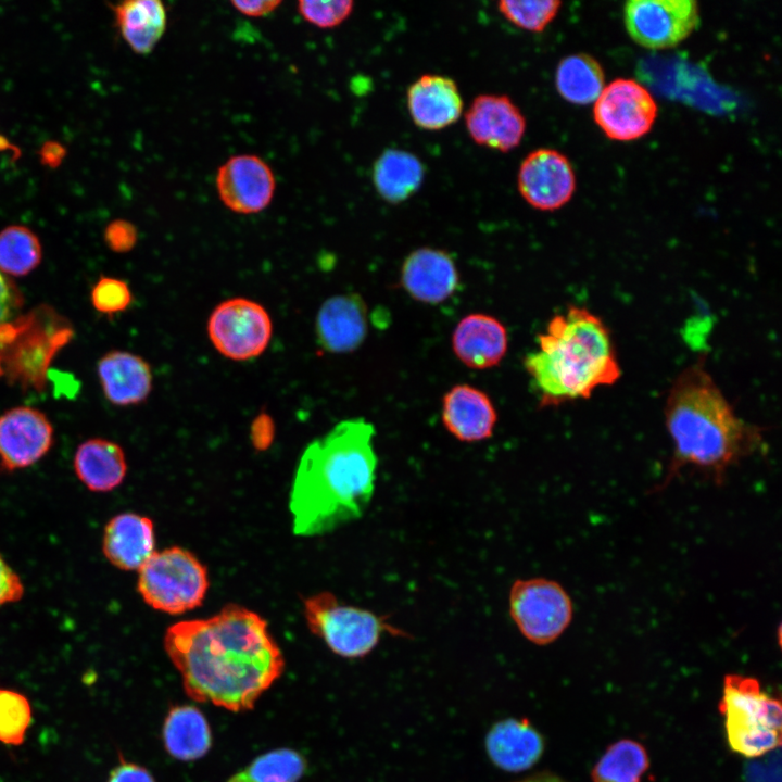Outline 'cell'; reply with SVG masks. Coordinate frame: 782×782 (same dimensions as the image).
<instances>
[{
  "label": "cell",
  "mask_w": 782,
  "mask_h": 782,
  "mask_svg": "<svg viewBox=\"0 0 782 782\" xmlns=\"http://www.w3.org/2000/svg\"><path fill=\"white\" fill-rule=\"evenodd\" d=\"M138 232L136 227L128 220L115 219L104 230V241L114 252L125 253L130 251L137 243Z\"/></svg>",
  "instance_id": "d590c367"
},
{
  "label": "cell",
  "mask_w": 782,
  "mask_h": 782,
  "mask_svg": "<svg viewBox=\"0 0 782 782\" xmlns=\"http://www.w3.org/2000/svg\"><path fill=\"white\" fill-rule=\"evenodd\" d=\"M524 367L539 391L541 407L589 399L616 383L621 368L608 327L584 306L554 315Z\"/></svg>",
  "instance_id": "277c9868"
},
{
  "label": "cell",
  "mask_w": 782,
  "mask_h": 782,
  "mask_svg": "<svg viewBox=\"0 0 782 782\" xmlns=\"http://www.w3.org/2000/svg\"><path fill=\"white\" fill-rule=\"evenodd\" d=\"M305 769L306 761L300 753L279 748L258 756L227 782H297Z\"/></svg>",
  "instance_id": "4dcf8cb0"
},
{
  "label": "cell",
  "mask_w": 782,
  "mask_h": 782,
  "mask_svg": "<svg viewBox=\"0 0 782 782\" xmlns=\"http://www.w3.org/2000/svg\"><path fill=\"white\" fill-rule=\"evenodd\" d=\"M719 710L730 747L746 757L762 756L781 744V704L751 677L728 674Z\"/></svg>",
  "instance_id": "5b68a950"
},
{
  "label": "cell",
  "mask_w": 782,
  "mask_h": 782,
  "mask_svg": "<svg viewBox=\"0 0 782 782\" xmlns=\"http://www.w3.org/2000/svg\"><path fill=\"white\" fill-rule=\"evenodd\" d=\"M64 153V148H62L59 143L47 142L40 151V156L45 164L54 166L61 162Z\"/></svg>",
  "instance_id": "b9f144b4"
},
{
  "label": "cell",
  "mask_w": 782,
  "mask_h": 782,
  "mask_svg": "<svg viewBox=\"0 0 782 782\" xmlns=\"http://www.w3.org/2000/svg\"><path fill=\"white\" fill-rule=\"evenodd\" d=\"M0 374H1V365H0Z\"/></svg>",
  "instance_id": "ee69618b"
},
{
  "label": "cell",
  "mask_w": 782,
  "mask_h": 782,
  "mask_svg": "<svg viewBox=\"0 0 782 782\" xmlns=\"http://www.w3.org/2000/svg\"><path fill=\"white\" fill-rule=\"evenodd\" d=\"M304 617L311 632L321 639L332 653L344 658L367 656L384 633L409 636L390 623L387 616L342 604L327 591L304 600Z\"/></svg>",
  "instance_id": "8992f818"
},
{
  "label": "cell",
  "mask_w": 782,
  "mask_h": 782,
  "mask_svg": "<svg viewBox=\"0 0 782 782\" xmlns=\"http://www.w3.org/2000/svg\"><path fill=\"white\" fill-rule=\"evenodd\" d=\"M42 256L38 237L27 227L12 225L0 231V272L21 277L33 272Z\"/></svg>",
  "instance_id": "f546056e"
},
{
  "label": "cell",
  "mask_w": 782,
  "mask_h": 782,
  "mask_svg": "<svg viewBox=\"0 0 782 782\" xmlns=\"http://www.w3.org/2000/svg\"><path fill=\"white\" fill-rule=\"evenodd\" d=\"M623 21L630 38L647 49H669L684 41L699 25L694 0H631Z\"/></svg>",
  "instance_id": "30bf717a"
},
{
  "label": "cell",
  "mask_w": 782,
  "mask_h": 782,
  "mask_svg": "<svg viewBox=\"0 0 782 782\" xmlns=\"http://www.w3.org/2000/svg\"><path fill=\"white\" fill-rule=\"evenodd\" d=\"M164 648L189 697L230 711L252 709L285 668L266 620L237 604L172 625Z\"/></svg>",
  "instance_id": "6da1fadb"
},
{
  "label": "cell",
  "mask_w": 782,
  "mask_h": 782,
  "mask_svg": "<svg viewBox=\"0 0 782 782\" xmlns=\"http://www.w3.org/2000/svg\"><path fill=\"white\" fill-rule=\"evenodd\" d=\"M374 437L371 422L352 418L305 447L289 496L295 535H324L363 516L377 480Z\"/></svg>",
  "instance_id": "7a4b0ae2"
},
{
  "label": "cell",
  "mask_w": 782,
  "mask_h": 782,
  "mask_svg": "<svg viewBox=\"0 0 782 782\" xmlns=\"http://www.w3.org/2000/svg\"><path fill=\"white\" fill-rule=\"evenodd\" d=\"M424 177L421 161L402 149L384 150L373 167V182L377 193L392 204L411 198L420 188Z\"/></svg>",
  "instance_id": "484cf974"
},
{
  "label": "cell",
  "mask_w": 782,
  "mask_h": 782,
  "mask_svg": "<svg viewBox=\"0 0 782 782\" xmlns=\"http://www.w3.org/2000/svg\"><path fill=\"white\" fill-rule=\"evenodd\" d=\"M251 441L255 449L266 450L275 434V424L265 413L260 414L251 425Z\"/></svg>",
  "instance_id": "f35d334b"
},
{
  "label": "cell",
  "mask_w": 782,
  "mask_h": 782,
  "mask_svg": "<svg viewBox=\"0 0 782 782\" xmlns=\"http://www.w3.org/2000/svg\"><path fill=\"white\" fill-rule=\"evenodd\" d=\"M98 377L105 398L118 406L143 402L152 390L150 365L126 351H111L98 362Z\"/></svg>",
  "instance_id": "603a6c76"
},
{
  "label": "cell",
  "mask_w": 782,
  "mask_h": 782,
  "mask_svg": "<svg viewBox=\"0 0 782 782\" xmlns=\"http://www.w3.org/2000/svg\"><path fill=\"white\" fill-rule=\"evenodd\" d=\"M234 8L241 14L251 17L265 16L274 12L281 1L277 0H258V1H231Z\"/></svg>",
  "instance_id": "60d3db41"
},
{
  "label": "cell",
  "mask_w": 782,
  "mask_h": 782,
  "mask_svg": "<svg viewBox=\"0 0 782 782\" xmlns=\"http://www.w3.org/2000/svg\"><path fill=\"white\" fill-rule=\"evenodd\" d=\"M74 470L84 485L93 492H109L117 488L127 472L123 449L105 439L83 442L74 455Z\"/></svg>",
  "instance_id": "cb8c5ba5"
},
{
  "label": "cell",
  "mask_w": 782,
  "mask_h": 782,
  "mask_svg": "<svg viewBox=\"0 0 782 782\" xmlns=\"http://www.w3.org/2000/svg\"><path fill=\"white\" fill-rule=\"evenodd\" d=\"M464 119L475 143L502 153L520 144L527 126L525 115L507 94H478Z\"/></svg>",
  "instance_id": "5bb4252c"
},
{
  "label": "cell",
  "mask_w": 782,
  "mask_h": 782,
  "mask_svg": "<svg viewBox=\"0 0 782 782\" xmlns=\"http://www.w3.org/2000/svg\"><path fill=\"white\" fill-rule=\"evenodd\" d=\"M106 782H155V780L148 769L119 756L118 764L110 771Z\"/></svg>",
  "instance_id": "74e56055"
},
{
  "label": "cell",
  "mask_w": 782,
  "mask_h": 782,
  "mask_svg": "<svg viewBox=\"0 0 782 782\" xmlns=\"http://www.w3.org/2000/svg\"><path fill=\"white\" fill-rule=\"evenodd\" d=\"M516 782H566L564 779L552 772H539Z\"/></svg>",
  "instance_id": "7bdbcfd3"
},
{
  "label": "cell",
  "mask_w": 782,
  "mask_h": 782,
  "mask_svg": "<svg viewBox=\"0 0 782 782\" xmlns=\"http://www.w3.org/2000/svg\"><path fill=\"white\" fill-rule=\"evenodd\" d=\"M648 765L645 748L623 739L607 748L592 769L591 778L593 782H641Z\"/></svg>",
  "instance_id": "f1b7e54d"
},
{
  "label": "cell",
  "mask_w": 782,
  "mask_h": 782,
  "mask_svg": "<svg viewBox=\"0 0 782 782\" xmlns=\"http://www.w3.org/2000/svg\"><path fill=\"white\" fill-rule=\"evenodd\" d=\"M441 418L445 429L458 441L472 443L492 437L496 409L487 393L467 384L452 387L442 399Z\"/></svg>",
  "instance_id": "d6986e66"
},
{
  "label": "cell",
  "mask_w": 782,
  "mask_h": 782,
  "mask_svg": "<svg viewBox=\"0 0 782 782\" xmlns=\"http://www.w3.org/2000/svg\"><path fill=\"white\" fill-rule=\"evenodd\" d=\"M508 348L505 326L495 317L472 313L463 317L454 328L452 349L456 357L472 369L497 365Z\"/></svg>",
  "instance_id": "ffe728a7"
},
{
  "label": "cell",
  "mask_w": 782,
  "mask_h": 782,
  "mask_svg": "<svg viewBox=\"0 0 782 782\" xmlns=\"http://www.w3.org/2000/svg\"><path fill=\"white\" fill-rule=\"evenodd\" d=\"M33 722L28 697L16 690L0 686V743L20 746Z\"/></svg>",
  "instance_id": "1f68e13d"
},
{
  "label": "cell",
  "mask_w": 782,
  "mask_h": 782,
  "mask_svg": "<svg viewBox=\"0 0 782 782\" xmlns=\"http://www.w3.org/2000/svg\"><path fill=\"white\" fill-rule=\"evenodd\" d=\"M216 188L226 207L238 214H254L272 202L276 180L264 160L254 154H239L218 168Z\"/></svg>",
  "instance_id": "4fadbf2b"
},
{
  "label": "cell",
  "mask_w": 782,
  "mask_h": 782,
  "mask_svg": "<svg viewBox=\"0 0 782 782\" xmlns=\"http://www.w3.org/2000/svg\"><path fill=\"white\" fill-rule=\"evenodd\" d=\"M353 8L354 2L351 0H302L298 3L301 16L319 28L339 26L351 15Z\"/></svg>",
  "instance_id": "836d02e7"
},
{
  "label": "cell",
  "mask_w": 782,
  "mask_h": 782,
  "mask_svg": "<svg viewBox=\"0 0 782 782\" xmlns=\"http://www.w3.org/2000/svg\"><path fill=\"white\" fill-rule=\"evenodd\" d=\"M664 416L673 453L663 481L649 493L666 489L685 466L701 469L722 484L731 466L764 451L765 428L736 415L703 355L672 382Z\"/></svg>",
  "instance_id": "3957f363"
},
{
  "label": "cell",
  "mask_w": 782,
  "mask_h": 782,
  "mask_svg": "<svg viewBox=\"0 0 782 782\" xmlns=\"http://www.w3.org/2000/svg\"><path fill=\"white\" fill-rule=\"evenodd\" d=\"M53 443V428L47 416L20 406L0 416V464L8 471L29 467L40 461Z\"/></svg>",
  "instance_id": "9a60e30c"
},
{
  "label": "cell",
  "mask_w": 782,
  "mask_h": 782,
  "mask_svg": "<svg viewBox=\"0 0 782 782\" xmlns=\"http://www.w3.org/2000/svg\"><path fill=\"white\" fill-rule=\"evenodd\" d=\"M576 174L562 152L541 148L530 152L517 174L522 199L539 211H556L567 204L576 191Z\"/></svg>",
  "instance_id": "7c38bea8"
},
{
  "label": "cell",
  "mask_w": 782,
  "mask_h": 782,
  "mask_svg": "<svg viewBox=\"0 0 782 782\" xmlns=\"http://www.w3.org/2000/svg\"><path fill=\"white\" fill-rule=\"evenodd\" d=\"M273 332L267 311L257 302L232 298L219 303L210 315L207 333L225 357L248 361L260 356Z\"/></svg>",
  "instance_id": "9c48e42d"
},
{
  "label": "cell",
  "mask_w": 782,
  "mask_h": 782,
  "mask_svg": "<svg viewBox=\"0 0 782 782\" xmlns=\"http://www.w3.org/2000/svg\"><path fill=\"white\" fill-rule=\"evenodd\" d=\"M24 592L21 577L0 554V607L18 602Z\"/></svg>",
  "instance_id": "8d00e7d4"
},
{
  "label": "cell",
  "mask_w": 782,
  "mask_h": 782,
  "mask_svg": "<svg viewBox=\"0 0 782 782\" xmlns=\"http://www.w3.org/2000/svg\"><path fill=\"white\" fill-rule=\"evenodd\" d=\"M558 94L571 104L594 103L605 87V73L601 63L588 53L563 58L555 71Z\"/></svg>",
  "instance_id": "83f0119b"
},
{
  "label": "cell",
  "mask_w": 782,
  "mask_h": 782,
  "mask_svg": "<svg viewBox=\"0 0 782 782\" xmlns=\"http://www.w3.org/2000/svg\"><path fill=\"white\" fill-rule=\"evenodd\" d=\"M508 611L528 641L546 645L569 627L573 606L569 594L557 581L533 577L520 578L512 583Z\"/></svg>",
  "instance_id": "ba28073f"
},
{
  "label": "cell",
  "mask_w": 782,
  "mask_h": 782,
  "mask_svg": "<svg viewBox=\"0 0 782 782\" xmlns=\"http://www.w3.org/2000/svg\"><path fill=\"white\" fill-rule=\"evenodd\" d=\"M131 300L128 285L113 277L100 278L91 291L93 307L103 314L121 313L130 305Z\"/></svg>",
  "instance_id": "e575fe53"
},
{
  "label": "cell",
  "mask_w": 782,
  "mask_h": 782,
  "mask_svg": "<svg viewBox=\"0 0 782 782\" xmlns=\"http://www.w3.org/2000/svg\"><path fill=\"white\" fill-rule=\"evenodd\" d=\"M20 304V295L12 282L0 272V327L12 316Z\"/></svg>",
  "instance_id": "ab89813d"
},
{
  "label": "cell",
  "mask_w": 782,
  "mask_h": 782,
  "mask_svg": "<svg viewBox=\"0 0 782 782\" xmlns=\"http://www.w3.org/2000/svg\"><path fill=\"white\" fill-rule=\"evenodd\" d=\"M562 7L557 0H502L499 12L513 25L528 31L541 33L556 17Z\"/></svg>",
  "instance_id": "d6a6232c"
},
{
  "label": "cell",
  "mask_w": 782,
  "mask_h": 782,
  "mask_svg": "<svg viewBox=\"0 0 782 782\" xmlns=\"http://www.w3.org/2000/svg\"><path fill=\"white\" fill-rule=\"evenodd\" d=\"M406 100L413 123L425 130L446 128L463 114L464 102L458 86L444 75H421L409 85Z\"/></svg>",
  "instance_id": "ac0fdd59"
},
{
  "label": "cell",
  "mask_w": 782,
  "mask_h": 782,
  "mask_svg": "<svg viewBox=\"0 0 782 782\" xmlns=\"http://www.w3.org/2000/svg\"><path fill=\"white\" fill-rule=\"evenodd\" d=\"M209 589L206 567L189 551L154 552L138 570L137 590L153 609L178 615L202 605Z\"/></svg>",
  "instance_id": "52a82bcc"
},
{
  "label": "cell",
  "mask_w": 782,
  "mask_h": 782,
  "mask_svg": "<svg viewBox=\"0 0 782 782\" xmlns=\"http://www.w3.org/2000/svg\"><path fill=\"white\" fill-rule=\"evenodd\" d=\"M162 734L167 753L184 761L203 757L212 745L211 729L205 717L198 708L189 705L171 708Z\"/></svg>",
  "instance_id": "4316f807"
},
{
  "label": "cell",
  "mask_w": 782,
  "mask_h": 782,
  "mask_svg": "<svg viewBox=\"0 0 782 782\" xmlns=\"http://www.w3.org/2000/svg\"><path fill=\"white\" fill-rule=\"evenodd\" d=\"M490 760L507 772L526 771L535 765L544 751V741L526 719L508 718L494 723L485 736Z\"/></svg>",
  "instance_id": "7402d4cb"
},
{
  "label": "cell",
  "mask_w": 782,
  "mask_h": 782,
  "mask_svg": "<svg viewBox=\"0 0 782 782\" xmlns=\"http://www.w3.org/2000/svg\"><path fill=\"white\" fill-rule=\"evenodd\" d=\"M155 535L150 518L122 513L105 525L102 551L105 558L122 570H139L155 552Z\"/></svg>",
  "instance_id": "44dd1931"
},
{
  "label": "cell",
  "mask_w": 782,
  "mask_h": 782,
  "mask_svg": "<svg viewBox=\"0 0 782 782\" xmlns=\"http://www.w3.org/2000/svg\"><path fill=\"white\" fill-rule=\"evenodd\" d=\"M367 330V307L358 294L330 297L317 312L315 333L318 344L327 352L355 351L364 342Z\"/></svg>",
  "instance_id": "2e32d148"
},
{
  "label": "cell",
  "mask_w": 782,
  "mask_h": 782,
  "mask_svg": "<svg viewBox=\"0 0 782 782\" xmlns=\"http://www.w3.org/2000/svg\"><path fill=\"white\" fill-rule=\"evenodd\" d=\"M113 12L124 41L137 54L150 53L165 33L166 9L159 0H127Z\"/></svg>",
  "instance_id": "d4e9b609"
},
{
  "label": "cell",
  "mask_w": 782,
  "mask_h": 782,
  "mask_svg": "<svg viewBox=\"0 0 782 782\" xmlns=\"http://www.w3.org/2000/svg\"><path fill=\"white\" fill-rule=\"evenodd\" d=\"M459 281L456 265L449 253L433 248L411 252L401 268V283L415 300L439 304L447 300Z\"/></svg>",
  "instance_id": "e0dca14e"
},
{
  "label": "cell",
  "mask_w": 782,
  "mask_h": 782,
  "mask_svg": "<svg viewBox=\"0 0 782 782\" xmlns=\"http://www.w3.org/2000/svg\"><path fill=\"white\" fill-rule=\"evenodd\" d=\"M652 93L631 78H616L594 102L593 118L610 140L633 141L647 135L657 118Z\"/></svg>",
  "instance_id": "8fae6325"
}]
</instances>
